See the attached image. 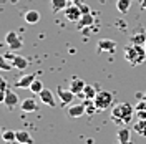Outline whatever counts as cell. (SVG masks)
Instances as JSON below:
<instances>
[{"instance_id": "21", "label": "cell", "mask_w": 146, "mask_h": 144, "mask_svg": "<svg viewBox=\"0 0 146 144\" xmlns=\"http://www.w3.org/2000/svg\"><path fill=\"white\" fill-rule=\"evenodd\" d=\"M133 131L141 137H146V119H138V123L133 126Z\"/></svg>"}, {"instance_id": "4", "label": "cell", "mask_w": 146, "mask_h": 144, "mask_svg": "<svg viewBox=\"0 0 146 144\" xmlns=\"http://www.w3.org/2000/svg\"><path fill=\"white\" fill-rule=\"evenodd\" d=\"M63 12H65V18L68 22H78L83 15L82 10H80V5H76V3H70Z\"/></svg>"}, {"instance_id": "1", "label": "cell", "mask_w": 146, "mask_h": 144, "mask_svg": "<svg viewBox=\"0 0 146 144\" xmlns=\"http://www.w3.org/2000/svg\"><path fill=\"white\" fill-rule=\"evenodd\" d=\"M123 55H125V60H126L129 65L133 66H138L143 61H146V50L145 45H136V43H128L123 50Z\"/></svg>"}, {"instance_id": "30", "label": "cell", "mask_w": 146, "mask_h": 144, "mask_svg": "<svg viewBox=\"0 0 146 144\" xmlns=\"http://www.w3.org/2000/svg\"><path fill=\"white\" fill-rule=\"evenodd\" d=\"M5 101V91H0V103Z\"/></svg>"}, {"instance_id": "3", "label": "cell", "mask_w": 146, "mask_h": 144, "mask_svg": "<svg viewBox=\"0 0 146 144\" xmlns=\"http://www.w3.org/2000/svg\"><path fill=\"white\" fill-rule=\"evenodd\" d=\"M93 101H95L98 111H103V109H106V108L111 106V103H113V94H111L110 91H98V94L95 96Z\"/></svg>"}, {"instance_id": "5", "label": "cell", "mask_w": 146, "mask_h": 144, "mask_svg": "<svg viewBox=\"0 0 146 144\" xmlns=\"http://www.w3.org/2000/svg\"><path fill=\"white\" fill-rule=\"evenodd\" d=\"M5 55V58L9 60L10 63L13 65V68H17V70H27L28 66V60L25 56H20V55H12V53H3Z\"/></svg>"}, {"instance_id": "19", "label": "cell", "mask_w": 146, "mask_h": 144, "mask_svg": "<svg viewBox=\"0 0 146 144\" xmlns=\"http://www.w3.org/2000/svg\"><path fill=\"white\" fill-rule=\"evenodd\" d=\"M146 42V32L145 30H138L136 33H133L131 35V43H136V45H145Z\"/></svg>"}, {"instance_id": "32", "label": "cell", "mask_w": 146, "mask_h": 144, "mask_svg": "<svg viewBox=\"0 0 146 144\" xmlns=\"http://www.w3.org/2000/svg\"><path fill=\"white\" fill-rule=\"evenodd\" d=\"M70 2H72V3H76V5H80V2H82V0H70Z\"/></svg>"}, {"instance_id": "7", "label": "cell", "mask_w": 146, "mask_h": 144, "mask_svg": "<svg viewBox=\"0 0 146 144\" xmlns=\"http://www.w3.org/2000/svg\"><path fill=\"white\" fill-rule=\"evenodd\" d=\"M56 94H58V98H60V101H62L63 104H70L73 99H75V96H76L70 88L65 90L63 86H58V88H56Z\"/></svg>"}, {"instance_id": "14", "label": "cell", "mask_w": 146, "mask_h": 144, "mask_svg": "<svg viewBox=\"0 0 146 144\" xmlns=\"http://www.w3.org/2000/svg\"><path fill=\"white\" fill-rule=\"evenodd\" d=\"M7 106H9L10 109H13L15 106L18 104V96H17V93L13 90H9L7 88V91H5V101H3Z\"/></svg>"}, {"instance_id": "11", "label": "cell", "mask_w": 146, "mask_h": 144, "mask_svg": "<svg viewBox=\"0 0 146 144\" xmlns=\"http://www.w3.org/2000/svg\"><path fill=\"white\" fill-rule=\"evenodd\" d=\"M23 20L27 22L28 25H35V23H38L40 20H42V15H40V12L38 10H27L25 12V15H23Z\"/></svg>"}, {"instance_id": "31", "label": "cell", "mask_w": 146, "mask_h": 144, "mask_svg": "<svg viewBox=\"0 0 146 144\" xmlns=\"http://www.w3.org/2000/svg\"><path fill=\"white\" fill-rule=\"evenodd\" d=\"M139 5H141V9H143V10H146V0H141V3H139Z\"/></svg>"}, {"instance_id": "23", "label": "cell", "mask_w": 146, "mask_h": 144, "mask_svg": "<svg viewBox=\"0 0 146 144\" xmlns=\"http://www.w3.org/2000/svg\"><path fill=\"white\" fill-rule=\"evenodd\" d=\"M131 5V0H116V10L119 13H128Z\"/></svg>"}, {"instance_id": "15", "label": "cell", "mask_w": 146, "mask_h": 144, "mask_svg": "<svg viewBox=\"0 0 146 144\" xmlns=\"http://www.w3.org/2000/svg\"><path fill=\"white\" fill-rule=\"evenodd\" d=\"M66 114L70 118H80V116H83V114H86L85 104H72L70 108L66 109Z\"/></svg>"}, {"instance_id": "22", "label": "cell", "mask_w": 146, "mask_h": 144, "mask_svg": "<svg viewBox=\"0 0 146 144\" xmlns=\"http://www.w3.org/2000/svg\"><path fill=\"white\" fill-rule=\"evenodd\" d=\"M96 94H98V91H96V88H95L93 85H86L85 90H83V93H82V96L85 99H95Z\"/></svg>"}, {"instance_id": "20", "label": "cell", "mask_w": 146, "mask_h": 144, "mask_svg": "<svg viewBox=\"0 0 146 144\" xmlns=\"http://www.w3.org/2000/svg\"><path fill=\"white\" fill-rule=\"evenodd\" d=\"M17 143H20V144H33V139H32V136L28 134L27 131L20 129V131H17Z\"/></svg>"}, {"instance_id": "28", "label": "cell", "mask_w": 146, "mask_h": 144, "mask_svg": "<svg viewBox=\"0 0 146 144\" xmlns=\"http://www.w3.org/2000/svg\"><path fill=\"white\" fill-rule=\"evenodd\" d=\"M136 118H138V119H146V111H145V109L136 111Z\"/></svg>"}, {"instance_id": "24", "label": "cell", "mask_w": 146, "mask_h": 144, "mask_svg": "<svg viewBox=\"0 0 146 144\" xmlns=\"http://www.w3.org/2000/svg\"><path fill=\"white\" fill-rule=\"evenodd\" d=\"M2 139H3L5 143H15V141H17V131H10V129L3 131V133H2Z\"/></svg>"}, {"instance_id": "33", "label": "cell", "mask_w": 146, "mask_h": 144, "mask_svg": "<svg viewBox=\"0 0 146 144\" xmlns=\"http://www.w3.org/2000/svg\"><path fill=\"white\" fill-rule=\"evenodd\" d=\"M2 133H3V131H2V127H0V134H2Z\"/></svg>"}, {"instance_id": "29", "label": "cell", "mask_w": 146, "mask_h": 144, "mask_svg": "<svg viewBox=\"0 0 146 144\" xmlns=\"http://www.w3.org/2000/svg\"><path fill=\"white\" fill-rule=\"evenodd\" d=\"M80 10H82V13H91L90 7H88V5H85V3H80Z\"/></svg>"}, {"instance_id": "26", "label": "cell", "mask_w": 146, "mask_h": 144, "mask_svg": "<svg viewBox=\"0 0 146 144\" xmlns=\"http://www.w3.org/2000/svg\"><path fill=\"white\" fill-rule=\"evenodd\" d=\"M28 90L32 91V93H35V94H40V91L43 90V83H42V81L36 78V80L33 81V83H32V86H30Z\"/></svg>"}, {"instance_id": "2", "label": "cell", "mask_w": 146, "mask_h": 144, "mask_svg": "<svg viewBox=\"0 0 146 144\" xmlns=\"http://www.w3.org/2000/svg\"><path fill=\"white\" fill-rule=\"evenodd\" d=\"M133 114H136V111L129 103H119L111 111V119L116 124H128V123H131Z\"/></svg>"}, {"instance_id": "12", "label": "cell", "mask_w": 146, "mask_h": 144, "mask_svg": "<svg viewBox=\"0 0 146 144\" xmlns=\"http://www.w3.org/2000/svg\"><path fill=\"white\" fill-rule=\"evenodd\" d=\"M85 86H86V83H85L82 78H73V80L70 81V86H68V88H70L76 96H80L83 93V90H85Z\"/></svg>"}, {"instance_id": "6", "label": "cell", "mask_w": 146, "mask_h": 144, "mask_svg": "<svg viewBox=\"0 0 146 144\" xmlns=\"http://www.w3.org/2000/svg\"><path fill=\"white\" fill-rule=\"evenodd\" d=\"M5 43L10 46V50H20L22 48V40L17 32H9L5 35Z\"/></svg>"}, {"instance_id": "18", "label": "cell", "mask_w": 146, "mask_h": 144, "mask_svg": "<svg viewBox=\"0 0 146 144\" xmlns=\"http://www.w3.org/2000/svg\"><path fill=\"white\" fill-rule=\"evenodd\" d=\"M40 101H42V103H45L46 106H52V108H53V106H55L53 93H52L50 90H45V88H43V90L40 91Z\"/></svg>"}, {"instance_id": "16", "label": "cell", "mask_w": 146, "mask_h": 144, "mask_svg": "<svg viewBox=\"0 0 146 144\" xmlns=\"http://www.w3.org/2000/svg\"><path fill=\"white\" fill-rule=\"evenodd\" d=\"M20 108H22L23 113H33V111L38 109V104H36L35 98H27V99H23V101H22Z\"/></svg>"}, {"instance_id": "25", "label": "cell", "mask_w": 146, "mask_h": 144, "mask_svg": "<svg viewBox=\"0 0 146 144\" xmlns=\"http://www.w3.org/2000/svg\"><path fill=\"white\" fill-rule=\"evenodd\" d=\"M12 68H13V65L5 58V55H0V71H10Z\"/></svg>"}, {"instance_id": "34", "label": "cell", "mask_w": 146, "mask_h": 144, "mask_svg": "<svg viewBox=\"0 0 146 144\" xmlns=\"http://www.w3.org/2000/svg\"><path fill=\"white\" fill-rule=\"evenodd\" d=\"M145 50H146V42H145Z\"/></svg>"}, {"instance_id": "10", "label": "cell", "mask_w": 146, "mask_h": 144, "mask_svg": "<svg viewBox=\"0 0 146 144\" xmlns=\"http://www.w3.org/2000/svg\"><path fill=\"white\" fill-rule=\"evenodd\" d=\"M98 50L100 52H108V53H115L116 52V42L110 40V38H101L98 42Z\"/></svg>"}, {"instance_id": "13", "label": "cell", "mask_w": 146, "mask_h": 144, "mask_svg": "<svg viewBox=\"0 0 146 144\" xmlns=\"http://www.w3.org/2000/svg\"><path fill=\"white\" fill-rule=\"evenodd\" d=\"M93 23H95L93 13H83L82 18L76 22V25H78V30H85V28H88V27H93Z\"/></svg>"}, {"instance_id": "27", "label": "cell", "mask_w": 146, "mask_h": 144, "mask_svg": "<svg viewBox=\"0 0 146 144\" xmlns=\"http://www.w3.org/2000/svg\"><path fill=\"white\" fill-rule=\"evenodd\" d=\"M0 91H7V81L2 75H0Z\"/></svg>"}, {"instance_id": "9", "label": "cell", "mask_w": 146, "mask_h": 144, "mask_svg": "<svg viewBox=\"0 0 146 144\" xmlns=\"http://www.w3.org/2000/svg\"><path fill=\"white\" fill-rule=\"evenodd\" d=\"M116 139H118V144H133L129 127H119L116 133Z\"/></svg>"}, {"instance_id": "8", "label": "cell", "mask_w": 146, "mask_h": 144, "mask_svg": "<svg viewBox=\"0 0 146 144\" xmlns=\"http://www.w3.org/2000/svg\"><path fill=\"white\" fill-rule=\"evenodd\" d=\"M36 80V75L35 73H30V75H23L22 78H18L17 81H15V86L17 88H22V90H27V88H30L32 86V83Z\"/></svg>"}, {"instance_id": "17", "label": "cell", "mask_w": 146, "mask_h": 144, "mask_svg": "<svg viewBox=\"0 0 146 144\" xmlns=\"http://www.w3.org/2000/svg\"><path fill=\"white\" fill-rule=\"evenodd\" d=\"M70 3H72L70 0H50V9H52L53 13H58V12L66 9Z\"/></svg>"}]
</instances>
